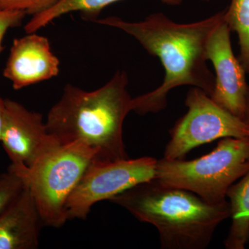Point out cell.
Returning <instances> with one entry per match:
<instances>
[{
  "label": "cell",
  "mask_w": 249,
  "mask_h": 249,
  "mask_svg": "<svg viewBox=\"0 0 249 249\" xmlns=\"http://www.w3.org/2000/svg\"><path fill=\"white\" fill-rule=\"evenodd\" d=\"M26 16L24 11L0 10V53L4 49L2 42L7 31L20 26Z\"/></svg>",
  "instance_id": "obj_17"
},
{
  "label": "cell",
  "mask_w": 249,
  "mask_h": 249,
  "mask_svg": "<svg viewBox=\"0 0 249 249\" xmlns=\"http://www.w3.org/2000/svg\"><path fill=\"white\" fill-rule=\"evenodd\" d=\"M6 110L0 142L18 175L29 169L60 145L47 132L42 114L17 101L5 99Z\"/></svg>",
  "instance_id": "obj_8"
},
{
  "label": "cell",
  "mask_w": 249,
  "mask_h": 249,
  "mask_svg": "<svg viewBox=\"0 0 249 249\" xmlns=\"http://www.w3.org/2000/svg\"><path fill=\"white\" fill-rule=\"evenodd\" d=\"M227 197L231 225L224 246L227 249H245L249 242V171L229 188Z\"/></svg>",
  "instance_id": "obj_12"
},
{
  "label": "cell",
  "mask_w": 249,
  "mask_h": 249,
  "mask_svg": "<svg viewBox=\"0 0 249 249\" xmlns=\"http://www.w3.org/2000/svg\"><path fill=\"white\" fill-rule=\"evenodd\" d=\"M25 186L22 177L10 167L6 173L0 174V214L16 200Z\"/></svg>",
  "instance_id": "obj_15"
},
{
  "label": "cell",
  "mask_w": 249,
  "mask_h": 249,
  "mask_svg": "<svg viewBox=\"0 0 249 249\" xmlns=\"http://www.w3.org/2000/svg\"><path fill=\"white\" fill-rule=\"evenodd\" d=\"M157 163L150 157L116 160L93 159L67 201V220L85 219L96 203L155 179Z\"/></svg>",
  "instance_id": "obj_7"
},
{
  "label": "cell",
  "mask_w": 249,
  "mask_h": 249,
  "mask_svg": "<svg viewBox=\"0 0 249 249\" xmlns=\"http://www.w3.org/2000/svg\"><path fill=\"white\" fill-rule=\"evenodd\" d=\"M249 171V138H224L196 160H157L155 180L192 192L211 204L227 201L229 188Z\"/></svg>",
  "instance_id": "obj_4"
},
{
  "label": "cell",
  "mask_w": 249,
  "mask_h": 249,
  "mask_svg": "<svg viewBox=\"0 0 249 249\" xmlns=\"http://www.w3.org/2000/svg\"><path fill=\"white\" fill-rule=\"evenodd\" d=\"M109 201L157 228L160 247L165 249H206L218 226L230 217L227 201L209 204L192 192L163 186L155 179Z\"/></svg>",
  "instance_id": "obj_3"
},
{
  "label": "cell",
  "mask_w": 249,
  "mask_h": 249,
  "mask_svg": "<svg viewBox=\"0 0 249 249\" xmlns=\"http://www.w3.org/2000/svg\"><path fill=\"white\" fill-rule=\"evenodd\" d=\"M95 157L96 152L81 142L60 144L19 175L35 200L44 225L60 228L66 223L67 201Z\"/></svg>",
  "instance_id": "obj_5"
},
{
  "label": "cell",
  "mask_w": 249,
  "mask_h": 249,
  "mask_svg": "<svg viewBox=\"0 0 249 249\" xmlns=\"http://www.w3.org/2000/svg\"><path fill=\"white\" fill-rule=\"evenodd\" d=\"M188 111L170 129L163 158L184 159L193 149L224 138H249V127L240 118L218 106L197 88L189 90Z\"/></svg>",
  "instance_id": "obj_6"
},
{
  "label": "cell",
  "mask_w": 249,
  "mask_h": 249,
  "mask_svg": "<svg viewBox=\"0 0 249 249\" xmlns=\"http://www.w3.org/2000/svg\"><path fill=\"white\" fill-rule=\"evenodd\" d=\"M6 103L5 100L0 97V139H1V129L4 124Z\"/></svg>",
  "instance_id": "obj_18"
},
{
  "label": "cell",
  "mask_w": 249,
  "mask_h": 249,
  "mask_svg": "<svg viewBox=\"0 0 249 249\" xmlns=\"http://www.w3.org/2000/svg\"><path fill=\"white\" fill-rule=\"evenodd\" d=\"M127 85L128 76L124 71H118L93 91L65 85L60 100L47 114V132L60 144H84L96 152L97 160L128 158L123 138L132 99Z\"/></svg>",
  "instance_id": "obj_2"
},
{
  "label": "cell",
  "mask_w": 249,
  "mask_h": 249,
  "mask_svg": "<svg viewBox=\"0 0 249 249\" xmlns=\"http://www.w3.org/2000/svg\"><path fill=\"white\" fill-rule=\"evenodd\" d=\"M201 1H209L210 0H201Z\"/></svg>",
  "instance_id": "obj_20"
},
{
  "label": "cell",
  "mask_w": 249,
  "mask_h": 249,
  "mask_svg": "<svg viewBox=\"0 0 249 249\" xmlns=\"http://www.w3.org/2000/svg\"><path fill=\"white\" fill-rule=\"evenodd\" d=\"M122 0H60L45 12L34 16L24 27L27 34L36 33L55 19L70 13L79 12L83 18L95 20L105 8ZM170 6H178L183 0H160Z\"/></svg>",
  "instance_id": "obj_13"
},
{
  "label": "cell",
  "mask_w": 249,
  "mask_h": 249,
  "mask_svg": "<svg viewBox=\"0 0 249 249\" xmlns=\"http://www.w3.org/2000/svg\"><path fill=\"white\" fill-rule=\"evenodd\" d=\"M60 0H0V10L24 11L33 16L45 12Z\"/></svg>",
  "instance_id": "obj_16"
},
{
  "label": "cell",
  "mask_w": 249,
  "mask_h": 249,
  "mask_svg": "<svg viewBox=\"0 0 249 249\" xmlns=\"http://www.w3.org/2000/svg\"><path fill=\"white\" fill-rule=\"evenodd\" d=\"M42 224L37 205L25 186L16 200L0 214V249L38 248Z\"/></svg>",
  "instance_id": "obj_11"
},
{
  "label": "cell",
  "mask_w": 249,
  "mask_h": 249,
  "mask_svg": "<svg viewBox=\"0 0 249 249\" xmlns=\"http://www.w3.org/2000/svg\"><path fill=\"white\" fill-rule=\"evenodd\" d=\"M231 31L225 20L213 31L206 46V58L215 71V83L211 98L218 106L242 119L249 86L245 68L232 52Z\"/></svg>",
  "instance_id": "obj_9"
},
{
  "label": "cell",
  "mask_w": 249,
  "mask_h": 249,
  "mask_svg": "<svg viewBox=\"0 0 249 249\" xmlns=\"http://www.w3.org/2000/svg\"><path fill=\"white\" fill-rule=\"evenodd\" d=\"M224 20L231 31L237 34L239 60L249 73V0H231L229 8L224 10Z\"/></svg>",
  "instance_id": "obj_14"
},
{
  "label": "cell",
  "mask_w": 249,
  "mask_h": 249,
  "mask_svg": "<svg viewBox=\"0 0 249 249\" xmlns=\"http://www.w3.org/2000/svg\"><path fill=\"white\" fill-rule=\"evenodd\" d=\"M242 121H243L249 127V89L248 94H247V101H246L245 109V111H244Z\"/></svg>",
  "instance_id": "obj_19"
},
{
  "label": "cell",
  "mask_w": 249,
  "mask_h": 249,
  "mask_svg": "<svg viewBox=\"0 0 249 249\" xmlns=\"http://www.w3.org/2000/svg\"><path fill=\"white\" fill-rule=\"evenodd\" d=\"M224 19V10L191 24L173 22L163 13L151 14L138 22L118 17L96 19L93 22L124 31L149 53L160 59L165 70L162 85L132 98L131 101V111L145 115L165 109L168 93L178 87L192 85L211 97L215 77L206 64V46L213 31Z\"/></svg>",
  "instance_id": "obj_1"
},
{
  "label": "cell",
  "mask_w": 249,
  "mask_h": 249,
  "mask_svg": "<svg viewBox=\"0 0 249 249\" xmlns=\"http://www.w3.org/2000/svg\"><path fill=\"white\" fill-rule=\"evenodd\" d=\"M59 71L60 60L48 38L32 33L14 39L3 76L19 90L57 76Z\"/></svg>",
  "instance_id": "obj_10"
}]
</instances>
